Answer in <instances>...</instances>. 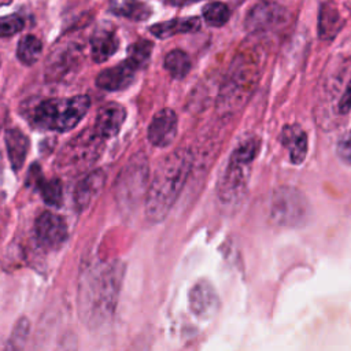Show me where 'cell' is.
Wrapping results in <instances>:
<instances>
[{
	"label": "cell",
	"mask_w": 351,
	"mask_h": 351,
	"mask_svg": "<svg viewBox=\"0 0 351 351\" xmlns=\"http://www.w3.org/2000/svg\"><path fill=\"white\" fill-rule=\"evenodd\" d=\"M121 281L122 267L115 263L93 266L81 277L78 310L89 329L103 326L114 315Z\"/></svg>",
	"instance_id": "obj_1"
},
{
	"label": "cell",
	"mask_w": 351,
	"mask_h": 351,
	"mask_svg": "<svg viewBox=\"0 0 351 351\" xmlns=\"http://www.w3.org/2000/svg\"><path fill=\"white\" fill-rule=\"evenodd\" d=\"M192 166V156L186 149H177L162 159L148 185L145 214L152 222L163 221L177 200Z\"/></svg>",
	"instance_id": "obj_2"
},
{
	"label": "cell",
	"mask_w": 351,
	"mask_h": 351,
	"mask_svg": "<svg viewBox=\"0 0 351 351\" xmlns=\"http://www.w3.org/2000/svg\"><path fill=\"white\" fill-rule=\"evenodd\" d=\"M261 141L256 137L243 140L232 152L218 184V197L225 206H237L247 192L250 166L256 158Z\"/></svg>",
	"instance_id": "obj_3"
},
{
	"label": "cell",
	"mask_w": 351,
	"mask_h": 351,
	"mask_svg": "<svg viewBox=\"0 0 351 351\" xmlns=\"http://www.w3.org/2000/svg\"><path fill=\"white\" fill-rule=\"evenodd\" d=\"M90 107L86 95L41 101L34 110V122L43 129L67 132L78 125Z\"/></svg>",
	"instance_id": "obj_4"
},
{
	"label": "cell",
	"mask_w": 351,
	"mask_h": 351,
	"mask_svg": "<svg viewBox=\"0 0 351 351\" xmlns=\"http://www.w3.org/2000/svg\"><path fill=\"white\" fill-rule=\"evenodd\" d=\"M311 206L302 191L293 186H280L270 200V218L284 228H299L307 223Z\"/></svg>",
	"instance_id": "obj_5"
},
{
	"label": "cell",
	"mask_w": 351,
	"mask_h": 351,
	"mask_svg": "<svg viewBox=\"0 0 351 351\" xmlns=\"http://www.w3.org/2000/svg\"><path fill=\"white\" fill-rule=\"evenodd\" d=\"M287 21V10L274 1L254 4L244 19V26L251 33H263L278 27Z\"/></svg>",
	"instance_id": "obj_6"
},
{
	"label": "cell",
	"mask_w": 351,
	"mask_h": 351,
	"mask_svg": "<svg viewBox=\"0 0 351 351\" xmlns=\"http://www.w3.org/2000/svg\"><path fill=\"white\" fill-rule=\"evenodd\" d=\"M118 182V193L117 196L125 202V204L134 203L141 192L145 189L147 184V166L145 163H140L138 159L136 163H129L128 167L119 174Z\"/></svg>",
	"instance_id": "obj_7"
},
{
	"label": "cell",
	"mask_w": 351,
	"mask_h": 351,
	"mask_svg": "<svg viewBox=\"0 0 351 351\" xmlns=\"http://www.w3.org/2000/svg\"><path fill=\"white\" fill-rule=\"evenodd\" d=\"M177 115L171 108L156 112L148 126V140L152 145L163 148L170 145L177 136Z\"/></svg>",
	"instance_id": "obj_8"
},
{
	"label": "cell",
	"mask_w": 351,
	"mask_h": 351,
	"mask_svg": "<svg viewBox=\"0 0 351 351\" xmlns=\"http://www.w3.org/2000/svg\"><path fill=\"white\" fill-rule=\"evenodd\" d=\"M36 234L43 245L56 248L67 239V225L62 217L45 211L36 221Z\"/></svg>",
	"instance_id": "obj_9"
},
{
	"label": "cell",
	"mask_w": 351,
	"mask_h": 351,
	"mask_svg": "<svg viewBox=\"0 0 351 351\" xmlns=\"http://www.w3.org/2000/svg\"><path fill=\"white\" fill-rule=\"evenodd\" d=\"M189 307L200 318H208L217 313L219 298L208 281L200 280L192 287L189 292Z\"/></svg>",
	"instance_id": "obj_10"
},
{
	"label": "cell",
	"mask_w": 351,
	"mask_h": 351,
	"mask_svg": "<svg viewBox=\"0 0 351 351\" xmlns=\"http://www.w3.org/2000/svg\"><path fill=\"white\" fill-rule=\"evenodd\" d=\"M126 118L125 108L118 103H107L101 106L96 115L93 132L100 138L114 137Z\"/></svg>",
	"instance_id": "obj_11"
},
{
	"label": "cell",
	"mask_w": 351,
	"mask_h": 351,
	"mask_svg": "<svg viewBox=\"0 0 351 351\" xmlns=\"http://www.w3.org/2000/svg\"><path fill=\"white\" fill-rule=\"evenodd\" d=\"M137 67H134L128 59L117 64L115 67L104 69L96 78V85L104 90H122L128 88L136 75Z\"/></svg>",
	"instance_id": "obj_12"
},
{
	"label": "cell",
	"mask_w": 351,
	"mask_h": 351,
	"mask_svg": "<svg viewBox=\"0 0 351 351\" xmlns=\"http://www.w3.org/2000/svg\"><path fill=\"white\" fill-rule=\"evenodd\" d=\"M281 143L289 152V160L293 165H300L306 159L308 144L307 134L298 123H289L282 128Z\"/></svg>",
	"instance_id": "obj_13"
},
{
	"label": "cell",
	"mask_w": 351,
	"mask_h": 351,
	"mask_svg": "<svg viewBox=\"0 0 351 351\" xmlns=\"http://www.w3.org/2000/svg\"><path fill=\"white\" fill-rule=\"evenodd\" d=\"M106 181V174L99 169L84 177L75 186L74 200L78 210L88 208L93 199L100 193Z\"/></svg>",
	"instance_id": "obj_14"
},
{
	"label": "cell",
	"mask_w": 351,
	"mask_h": 351,
	"mask_svg": "<svg viewBox=\"0 0 351 351\" xmlns=\"http://www.w3.org/2000/svg\"><path fill=\"white\" fill-rule=\"evenodd\" d=\"M90 48L95 62L103 63L110 59L118 48V40L114 30L106 26L97 27L90 37Z\"/></svg>",
	"instance_id": "obj_15"
},
{
	"label": "cell",
	"mask_w": 351,
	"mask_h": 351,
	"mask_svg": "<svg viewBox=\"0 0 351 351\" xmlns=\"http://www.w3.org/2000/svg\"><path fill=\"white\" fill-rule=\"evenodd\" d=\"M200 29V19L196 16H186V18H176L171 21L160 22L152 25L149 32L158 38H167L176 34L182 33H193Z\"/></svg>",
	"instance_id": "obj_16"
},
{
	"label": "cell",
	"mask_w": 351,
	"mask_h": 351,
	"mask_svg": "<svg viewBox=\"0 0 351 351\" xmlns=\"http://www.w3.org/2000/svg\"><path fill=\"white\" fill-rule=\"evenodd\" d=\"M256 78L255 66L251 62L247 66H236L233 74L230 77V88H228V93L233 100L243 99L245 95L251 93L254 88V80Z\"/></svg>",
	"instance_id": "obj_17"
},
{
	"label": "cell",
	"mask_w": 351,
	"mask_h": 351,
	"mask_svg": "<svg viewBox=\"0 0 351 351\" xmlns=\"http://www.w3.org/2000/svg\"><path fill=\"white\" fill-rule=\"evenodd\" d=\"M5 145L8 152V159L11 162L12 169L16 171L19 170L26 159L27 148H29V140L27 137L18 129H8L5 132Z\"/></svg>",
	"instance_id": "obj_18"
},
{
	"label": "cell",
	"mask_w": 351,
	"mask_h": 351,
	"mask_svg": "<svg viewBox=\"0 0 351 351\" xmlns=\"http://www.w3.org/2000/svg\"><path fill=\"white\" fill-rule=\"evenodd\" d=\"M341 27V18L332 3H322L318 15V33L322 40L333 38Z\"/></svg>",
	"instance_id": "obj_19"
},
{
	"label": "cell",
	"mask_w": 351,
	"mask_h": 351,
	"mask_svg": "<svg viewBox=\"0 0 351 351\" xmlns=\"http://www.w3.org/2000/svg\"><path fill=\"white\" fill-rule=\"evenodd\" d=\"M111 12L133 21H145L151 15V8L140 1H111Z\"/></svg>",
	"instance_id": "obj_20"
},
{
	"label": "cell",
	"mask_w": 351,
	"mask_h": 351,
	"mask_svg": "<svg viewBox=\"0 0 351 351\" xmlns=\"http://www.w3.org/2000/svg\"><path fill=\"white\" fill-rule=\"evenodd\" d=\"M29 333H30V322L27 318L22 317L19 318L8 339L5 340V344L1 351H26L27 347V340H29Z\"/></svg>",
	"instance_id": "obj_21"
},
{
	"label": "cell",
	"mask_w": 351,
	"mask_h": 351,
	"mask_svg": "<svg viewBox=\"0 0 351 351\" xmlns=\"http://www.w3.org/2000/svg\"><path fill=\"white\" fill-rule=\"evenodd\" d=\"M34 178H36V185H37L44 202L48 206H53V207L60 206V203H62V182L58 178L44 180L40 167H38Z\"/></svg>",
	"instance_id": "obj_22"
},
{
	"label": "cell",
	"mask_w": 351,
	"mask_h": 351,
	"mask_svg": "<svg viewBox=\"0 0 351 351\" xmlns=\"http://www.w3.org/2000/svg\"><path fill=\"white\" fill-rule=\"evenodd\" d=\"M41 51H43L41 41L37 37L27 34L19 40L18 48H16V56L23 64L32 66L38 60Z\"/></svg>",
	"instance_id": "obj_23"
},
{
	"label": "cell",
	"mask_w": 351,
	"mask_h": 351,
	"mask_svg": "<svg viewBox=\"0 0 351 351\" xmlns=\"http://www.w3.org/2000/svg\"><path fill=\"white\" fill-rule=\"evenodd\" d=\"M165 69L173 78H184L191 70V59L184 51L173 49L165 58Z\"/></svg>",
	"instance_id": "obj_24"
},
{
	"label": "cell",
	"mask_w": 351,
	"mask_h": 351,
	"mask_svg": "<svg viewBox=\"0 0 351 351\" xmlns=\"http://www.w3.org/2000/svg\"><path fill=\"white\" fill-rule=\"evenodd\" d=\"M203 18L207 22V25L214 26V27H219L223 26L230 16V11L228 8L226 4L219 3V1H214V3H208L203 7Z\"/></svg>",
	"instance_id": "obj_25"
},
{
	"label": "cell",
	"mask_w": 351,
	"mask_h": 351,
	"mask_svg": "<svg viewBox=\"0 0 351 351\" xmlns=\"http://www.w3.org/2000/svg\"><path fill=\"white\" fill-rule=\"evenodd\" d=\"M152 52V43L147 41V40H140L137 43H134L130 48H129V58L128 60L134 66V67H141L144 66L151 56Z\"/></svg>",
	"instance_id": "obj_26"
},
{
	"label": "cell",
	"mask_w": 351,
	"mask_h": 351,
	"mask_svg": "<svg viewBox=\"0 0 351 351\" xmlns=\"http://www.w3.org/2000/svg\"><path fill=\"white\" fill-rule=\"evenodd\" d=\"M23 29V21L19 15L11 14L0 18V37H10Z\"/></svg>",
	"instance_id": "obj_27"
},
{
	"label": "cell",
	"mask_w": 351,
	"mask_h": 351,
	"mask_svg": "<svg viewBox=\"0 0 351 351\" xmlns=\"http://www.w3.org/2000/svg\"><path fill=\"white\" fill-rule=\"evenodd\" d=\"M53 351H78V339L74 332H66L58 340Z\"/></svg>",
	"instance_id": "obj_28"
},
{
	"label": "cell",
	"mask_w": 351,
	"mask_h": 351,
	"mask_svg": "<svg viewBox=\"0 0 351 351\" xmlns=\"http://www.w3.org/2000/svg\"><path fill=\"white\" fill-rule=\"evenodd\" d=\"M339 158L344 162L351 165V130H348L337 143L336 147Z\"/></svg>",
	"instance_id": "obj_29"
},
{
	"label": "cell",
	"mask_w": 351,
	"mask_h": 351,
	"mask_svg": "<svg viewBox=\"0 0 351 351\" xmlns=\"http://www.w3.org/2000/svg\"><path fill=\"white\" fill-rule=\"evenodd\" d=\"M339 110L341 114H346L351 110V80L347 84V88L344 90V93L341 95V99L339 101Z\"/></svg>",
	"instance_id": "obj_30"
}]
</instances>
